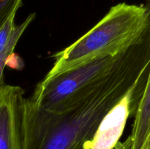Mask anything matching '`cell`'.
<instances>
[{"label":"cell","instance_id":"7a4b0ae2","mask_svg":"<svg viewBox=\"0 0 150 149\" xmlns=\"http://www.w3.org/2000/svg\"><path fill=\"white\" fill-rule=\"evenodd\" d=\"M145 18L144 4L113 6L89 32L53 55L54 65L41 82L47 83L96 58L117 54L133 39Z\"/></svg>","mask_w":150,"mask_h":149},{"label":"cell","instance_id":"52a82bcc","mask_svg":"<svg viewBox=\"0 0 150 149\" xmlns=\"http://www.w3.org/2000/svg\"><path fill=\"white\" fill-rule=\"evenodd\" d=\"M23 0H0V29L22 6Z\"/></svg>","mask_w":150,"mask_h":149},{"label":"cell","instance_id":"277c9868","mask_svg":"<svg viewBox=\"0 0 150 149\" xmlns=\"http://www.w3.org/2000/svg\"><path fill=\"white\" fill-rule=\"evenodd\" d=\"M138 105L133 93L126 95L103 118L91 149H113L120 142L128 117L136 115Z\"/></svg>","mask_w":150,"mask_h":149},{"label":"cell","instance_id":"8fae6325","mask_svg":"<svg viewBox=\"0 0 150 149\" xmlns=\"http://www.w3.org/2000/svg\"><path fill=\"white\" fill-rule=\"evenodd\" d=\"M148 138H149V143H150V132H149V137H148Z\"/></svg>","mask_w":150,"mask_h":149},{"label":"cell","instance_id":"6da1fadb","mask_svg":"<svg viewBox=\"0 0 150 149\" xmlns=\"http://www.w3.org/2000/svg\"><path fill=\"white\" fill-rule=\"evenodd\" d=\"M140 80L139 72L119 64L92 91L59 111L42 109L27 98L24 149H91L105 115Z\"/></svg>","mask_w":150,"mask_h":149},{"label":"cell","instance_id":"7c38bea8","mask_svg":"<svg viewBox=\"0 0 150 149\" xmlns=\"http://www.w3.org/2000/svg\"><path fill=\"white\" fill-rule=\"evenodd\" d=\"M149 149H150V148H149Z\"/></svg>","mask_w":150,"mask_h":149},{"label":"cell","instance_id":"9c48e42d","mask_svg":"<svg viewBox=\"0 0 150 149\" xmlns=\"http://www.w3.org/2000/svg\"><path fill=\"white\" fill-rule=\"evenodd\" d=\"M131 146V139L130 136L124 142H119L113 149H130Z\"/></svg>","mask_w":150,"mask_h":149},{"label":"cell","instance_id":"ba28073f","mask_svg":"<svg viewBox=\"0 0 150 149\" xmlns=\"http://www.w3.org/2000/svg\"><path fill=\"white\" fill-rule=\"evenodd\" d=\"M16 15V13L13 14L6 22L5 24L2 26V28L0 29V53L6 48L13 34V30L16 26V23H15Z\"/></svg>","mask_w":150,"mask_h":149},{"label":"cell","instance_id":"8992f818","mask_svg":"<svg viewBox=\"0 0 150 149\" xmlns=\"http://www.w3.org/2000/svg\"><path fill=\"white\" fill-rule=\"evenodd\" d=\"M35 18V14L32 13L27 16V18L25 19L23 23L18 25H16L8 44L4 48V51L0 53V88L5 83L4 81V70L6 66H7L9 58H10V56L14 53V49L18 40L20 39L21 37L26 31L29 24L33 21Z\"/></svg>","mask_w":150,"mask_h":149},{"label":"cell","instance_id":"5b68a950","mask_svg":"<svg viewBox=\"0 0 150 149\" xmlns=\"http://www.w3.org/2000/svg\"><path fill=\"white\" fill-rule=\"evenodd\" d=\"M150 132V72L146 88L134 116L130 149H142Z\"/></svg>","mask_w":150,"mask_h":149},{"label":"cell","instance_id":"3957f363","mask_svg":"<svg viewBox=\"0 0 150 149\" xmlns=\"http://www.w3.org/2000/svg\"><path fill=\"white\" fill-rule=\"evenodd\" d=\"M26 104L21 87L4 83L0 88V149H24Z\"/></svg>","mask_w":150,"mask_h":149},{"label":"cell","instance_id":"30bf717a","mask_svg":"<svg viewBox=\"0 0 150 149\" xmlns=\"http://www.w3.org/2000/svg\"><path fill=\"white\" fill-rule=\"evenodd\" d=\"M150 148V144H149V140L147 138V140H146V143H145L144 145V147L142 148V149H149Z\"/></svg>","mask_w":150,"mask_h":149}]
</instances>
